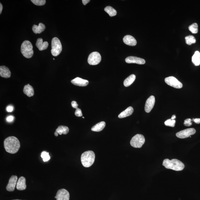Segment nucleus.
I'll use <instances>...</instances> for the list:
<instances>
[{"label": "nucleus", "mask_w": 200, "mask_h": 200, "mask_svg": "<svg viewBox=\"0 0 200 200\" xmlns=\"http://www.w3.org/2000/svg\"><path fill=\"white\" fill-rule=\"evenodd\" d=\"M0 76L3 78H10L11 76V72L10 69L4 66L0 67Z\"/></svg>", "instance_id": "obj_17"}, {"label": "nucleus", "mask_w": 200, "mask_h": 200, "mask_svg": "<svg viewBox=\"0 0 200 200\" xmlns=\"http://www.w3.org/2000/svg\"><path fill=\"white\" fill-rule=\"evenodd\" d=\"M125 61L128 63H136L139 65H143L146 62L144 59L133 56L127 57L125 59Z\"/></svg>", "instance_id": "obj_13"}, {"label": "nucleus", "mask_w": 200, "mask_h": 200, "mask_svg": "<svg viewBox=\"0 0 200 200\" xmlns=\"http://www.w3.org/2000/svg\"><path fill=\"white\" fill-rule=\"evenodd\" d=\"M19 200V199H15V200Z\"/></svg>", "instance_id": "obj_41"}, {"label": "nucleus", "mask_w": 200, "mask_h": 200, "mask_svg": "<svg viewBox=\"0 0 200 200\" xmlns=\"http://www.w3.org/2000/svg\"><path fill=\"white\" fill-rule=\"evenodd\" d=\"M192 62L196 66H199L200 64V53L199 51H195L192 57Z\"/></svg>", "instance_id": "obj_25"}, {"label": "nucleus", "mask_w": 200, "mask_h": 200, "mask_svg": "<svg viewBox=\"0 0 200 200\" xmlns=\"http://www.w3.org/2000/svg\"><path fill=\"white\" fill-rule=\"evenodd\" d=\"M13 119H14V117H13V116H10L7 117V122H11L13 120Z\"/></svg>", "instance_id": "obj_36"}, {"label": "nucleus", "mask_w": 200, "mask_h": 200, "mask_svg": "<svg viewBox=\"0 0 200 200\" xmlns=\"http://www.w3.org/2000/svg\"><path fill=\"white\" fill-rule=\"evenodd\" d=\"M45 26L44 24L40 23L38 26L35 25H33L32 27V31L35 34H40L43 32L45 29Z\"/></svg>", "instance_id": "obj_20"}, {"label": "nucleus", "mask_w": 200, "mask_h": 200, "mask_svg": "<svg viewBox=\"0 0 200 200\" xmlns=\"http://www.w3.org/2000/svg\"><path fill=\"white\" fill-rule=\"evenodd\" d=\"M192 120L190 119H187L184 121V125L185 126H190L192 125Z\"/></svg>", "instance_id": "obj_32"}, {"label": "nucleus", "mask_w": 200, "mask_h": 200, "mask_svg": "<svg viewBox=\"0 0 200 200\" xmlns=\"http://www.w3.org/2000/svg\"><path fill=\"white\" fill-rule=\"evenodd\" d=\"M105 126V122L102 121V122H100L99 123L96 124L92 127L91 130L94 132H99L101 131L104 129Z\"/></svg>", "instance_id": "obj_23"}, {"label": "nucleus", "mask_w": 200, "mask_h": 200, "mask_svg": "<svg viewBox=\"0 0 200 200\" xmlns=\"http://www.w3.org/2000/svg\"><path fill=\"white\" fill-rule=\"evenodd\" d=\"M51 54L54 57L59 55L62 51V46L60 39L58 38L54 37L51 40Z\"/></svg>", "instance_id": "obj_5"}, {"label": "nucleus", "mask_w": 200, "mask_h": 200, "mask_svg": "<svg viewBox=\"0 0 200 200\" xmlns=\"http://www.w3.org/2000/svg\"><path fill=\"white\" fill-rule=\"evenodd\" d=\"M155 98L154 96H151L148 98L145 104V110L147 113H149L152 110L155 104Z\"/></svg>", "instance_id": "obj_12"}, {"label": "nucleus", "mask_w": 200, "mask_h": 200, "mask_svg": "<svg viewBox=\"0 0 200 200\" xmlns=\"http://www.w3.org/2000/svg\"><path fill=\"white\" fill-rule=\"evenodd\" d=\"M124 43L127 45L131 46H135L137 44V41L132 36L130 35L125 36L123 38Z\"/></svg>", "instance_id": "obj_15"}, {"label": "nucleus", "mask_w": 200, "mask_h": 200, "mask_svg": "<svg viewBox=\"0 0 200 200\" xmlns=\"http://www.w3.org/2000/svg\"><path fill=\"white\" fill-rule=\"evenodd\" d=\"M17 180V176L15 175L12 176L10 178L6 188L7 190L9 192L13 191L16 185Z\"/></svg>", "instance_id": "obj_11"}, {"label": "nucleus", "mask_w": 200, "mask_h": 200, "mask_svg": "<svg viewBox=\"0 0 200 200\" xmlns=\"http://www.w3.org/2000/svg\"><path fill=\"white\" fill-rule=\"evenodd\" d=\"M176 118V116L175 115H174L172 116V118H171V119L172 120H175Z\"/></svg>", "instance_id": "obj_40"}, {"label": "nucleus", "mask_w": 200, "mask_h": 200, "mask_svg": "<svg viewBox=\"0 0 200 200\" xmlns=\"http://www.w3.org/2000/svg\"><path fill=\"white\" fill-rule=\"evenodd\" d=\"M165 82L168 85L176 89H181L182 87V83L174 76H169L165 79Z\"/></svg>", "instance_id": "obj_8"}, {"label": "nucleus", "mask_w": 200, "mask_h": 200, "mask_svg": "<svg viewBox=\"0 0 200 200\" xmlns=\"http://www.w3.org/2000/svg\"><path fill=\"white\" fill-rule=\"evenodd\" d=\"M33 4L37 6H43L46 3L45 0H31Z\"/></svg>", "instance_id": "obj_31"}, {"label": "nucleus", "mask_w": 200, "mask_h": 200, "mask_svg": "<svg viewBox=\"0 0 200 200\" xmlns=\"http://www.w3.org/2000/svg\"><path fill=\"white\" fill-rule=\"evenodd\" d=\"M41 157L43 159V161L44 162L48 161L50 159L49 153L45 151H43L42 153L41 154Z\"/></svg>", "instance_id": "obj_29"}, {"label": "nucleus", "mask_w": 200, "mask_h": 200, "mask_svg": "<svg viewBox=\"0 0 200 200\" xmlns=\"http://www.w3.org/2000/svg\"><path fill=\"white\" fill-rule=\"evenodd\" d=\"M75 115L77 117H81L82 116V112L81 109L77 108L75 112Z\"/></svg>", "instance_id": "obj_33"}, {"label": "nucleus", "mask_w": 200, "mask_h": 200, "mask_svg": "<svg viewBox=\"0 0 200 200\" xmlns=\"http://www.w3.org/2000/svg\"><path fill=\"white\" fill-rule=\"evenodd\" d=\"M21 52L22 55L26 58H31L34 52L32 45L31 42L28 40H25L23 42L21 46Z\"/></svg>", "instance_id": "obj_4"}, {"label": "nucleus", "mask_w": 200, "mask_h": 200, "mask_svg": "<svg viewBox=\"0 0 200 200\" xmlns=\"http://www.w3.org/2000/svg\"><path fill=\"white\" fill-rule=\"evenodd\" d=\"M3 10V6L2 4H1V3H0V14H1V12H2V10Z\"/></svg>", "instance_id": "obj_39"}, {"label": "nucleus", "mask_w": 200, "mask_h": 200, "mask_svg": "<svg viewBox=\"0 0 200 200\" xmlns=\"http://www.w3.org/2000/svg\"><path fill=\"white\" fill-rule=\"evenodd\" d=\"M55 198L57 200H69V192L65 189H60L57 191Z\"/></svg>", "instance_id": "obj_10"}, {"label": "nucleus", "mask_w": 200, "mask_h": 200, "mask_svg": "<svg viewBox=\"0 0 200 200\" xmlns=\"http://www.w3.org/2000/svg\"><path fill=\"white\" fill-rule=\"evenodd\" d=\"M13 107H12L11 106H9L8 107H7V111L9 112H10L13 111Z\"/></svg>", "instance_id": "obj_35"}, {"label": "nucleus", "mask_w": 200, "mask_h": 200, "mask_svg": "<svg viewBox=\"0 0 200 200\" xmlns=\"http://www.w3.org/2000/svg\"><path fill=\"white\" fill-rule=\"evenodd\" d=\"M145 138L143 135L137 134L131 139L130 144L131 146L135 148H141L145 142Z\"/></svg>", "instance_id": "obj_6"}, {"label": "nucleus", "mask_w": 200, "mask_h": 200, "mask_svg": "<svg viewBox=\"0 0 200 200\" xmlns=\"http://www.w3.org/2000/svg\"><path fill=\"white\" fill-rule=\"evenodd\" d=\"M186 43L187 45H190L192 44L196 43V40L195 38L193 36L190 35L186 36L185 38Z\"/></svg>", "instance_id": "obj_27"}, {"label": "nucleus", "mask_w": 200, "mask_h": 200, "mask_svg": "<svg viewBox=\"0 0 200 200\" xmlns=\"http://www.w3.org/2000/svg\"><path fill=\"white\" fill-rule=\"evenodd\" d=\"M24 93L27 96L31 97L34 95V89L32 86L28 84L25 86L23 90Z\"/></svg>", "instance_id": "obj_21"}, {"label": "nucleus", "mask_w": 200, "mask_h": 200, "mask_svg": "<svg viewBox=\"0 0 200 200\" xmlns=\"http://www.w3.org/2000/svg\"><path fill=\"white\" fill-rule=\"evenodd\" d=\"M95 155L94 152L91 151H85L82 154L81 161L83 166L89 168L94 162Z\"/></svg>", "instance_id": "obj_3"}, {"label": "nucleus", "mask_w": 200, "mask_h": 200, "mask_svg": "<svg viewBox=\"0 0 200 200\" xmlns=\"http://www.w3.org/2000/svg\"><path fill=\"white\" fill-rule=\"evenodd\" d=\"M162 165L167 169L175 171H182L185 168L184 165L182 162L177 159H172L171 160L168 159H165Z\"/></svg>", "instance_id": "obj_2"}, {"label": "nucleus", "mask_w": 200, "mask_h": 200, "mask_svg": "<svg viewBox=\"0 0 200 200\" xmlns=\"http://www.w3.org/2000/svg\"><path fill=\"white\" fill-rule=\"evenodd\" d=\"M36 45L39 51H42L47 49L49 44L47 42H43V39L41 38H39L37 39Z\"/></svg>", "instance_id": "obj_16"}, {"label": "nucleus", "mask_w": 200, "mask_h": 200, "mask_svg": "<svg viewBox=\"0 0 200 200\" xmlns=\"http://www.w3.org/2000/svg\"><path fill=\"white\" fill-rule=\"evenodd\" d=\"M101 57L99 53L94 51L89 54L88 62L89 64L92 65H97L101 62Z\"/></svg>", "instance_id": "obj_7"}, {"label": "nucleus", "mask_w": 200, "mask_h": 200, "mask_svg": "<svg viewBox=\"0 0 200 200\" xmlns=\"http://www.w3.org/2000/svg\"><path fill=\"white\" fill-rule=\"evenodd\" d=\"M82 118H83V119H84V118H85L84 117H83Z\"/></svg>", "instance_id": "obj_42"}, {"label": "nucleus", "mask_w": 200, "mask_h": 200, "mask_svg": "<svg viewBox=\"0 0 200 200\" xmlns=\"http://www.w3.org/2000/svg\"><path fill=\"white\" fill-rule=\"evenodd\" d=\"M196 130L194 128H189L182 130L176 133L177 137L181 139H184L190 137V136L195 134Z\"/></svg>", "instance_id": "obj_9"}, {"label": "nucleus", "mask_w": 200, "mask_h": 200, "mask_svg": "<svg viewBox=\"0 0 200 200\" xmlns=\"http://www.w3.org/2000/svg\"><path fill=\"white\" fill-rule=\"evenodd\" d=\"M189 29L191 32L193 34H196L198 32V25L196 23H193L189 26Z\"/></svg>", "instance_id": "obj_28"}, {"label": "nucleus", "mask_w": 200, "mask_h": 200, "mask_svg": "<svg viewBox=\"0 0 200 200\" xmlns=\"http://www.w3.org/2000/svg\"><path fill=\"white\" fill-rule=\"evenodd\" d=\"M136 79V76L135 75H131L126 79L124 82V85L125 87H128L132 84Z\"/></svg>", "instance_id": "obj_24"}, {"label": "nucleus", "mask_w": 200, "mask_h": 200, "mask_svg": "<svg viewBox=\"0 0 200 200\" xmlns=\"http://www.w3.org/2000/svg\"><path fill=\"white\" fill-rule=\"evenodd\" d=\"M134 110L132 107H129L126 110L121 112L119 115L118 118H123L126 117L132 114Z\"/></svg>", "instance_id": "obj_22"}, {"label": "nucleus", "mask_w": 200, "mask_h": 200, "mask_svg": "<svg viewBox=\"0 0 200 200\" xmlns=\"http://www.w3.org/2000/svg\"><path fill=\"white\" fill-rule=\"evenodd\" d=\"M176 121L175 120H172V119H169L165 122V125L166 126L174 127L175 126Z\"/></svg>", "instance_id": "obj_30"}, {"label": "nucleus", "mask_w": 200, "mask_h": 200, "mask_svg": "<svg viewBox=\"0 0 200 200\" xmlns=\"http://www.w3.org/2000/svg\"><path fill=\"white\" fill-rule=\"evenodd\" d=\"M193 121L197 124H199L200 123V118H196V119H193Z\"/></svg>", "instance_id": "obj_37"}, {"label": "nucleus", "mask_w": 200, "mask_h": 200, "mask_svg": "<svg viewBox=\"0 0 200 200\" xmlns=\"http://www.w3.org/2000/svg\"><path fill=\"white\" fill-rule=\"evenodd\" d=\"M71 82L75 85L79 86H86L89 84L88 80L83 79L79 77L72 80Z\"/></svg>", "instance_id": "obj_14"}, {"label": "nucleus", "mask_w": 200, "mask_h": 200, "mask_svg": "<svg viewBox=\"0 0 200 200\" xmlns=\"http://www.w3.org/2000/svg\"><path fill=\"white\" fill-rule=\"evenodd\" d=\"M104 11L108 13L110 16L112 17L116 16L117 14V12L114 8L110 6H107L104 9Z\"/></svg>", "instance_id": "obj_26"}, {"label": "nucleus", "mask_w": 200, "mask_h": 200, "mask_svg": "<svg viewBox=\"0 0 200 200\" xmlns=\"http://www.w3.org/2000/svg\"><path fill=\"white\" fill-rule=\"evenodd\" d=\"M4 146L7 152L15 154L18 152L20 148V143L17 138L13 136H10L4 140Z\"/></svg>", "instance_id": "obj_1"}, {"label": "nucleus", "mask_w": 200, "mask_h": 200, "mask_svg": "<svg viewBox=\"0 0 200 200\" xmlns=\"http://www.w3.org/2000/svg\"><path fill=\"white\" fill-rule=\"evenodd\" d=\"M69 132V128L67 126H60L56 130L54 133V135L56 136H58V134L62 135V134L66 135Z\"/></svg>", "instance_id": "obj_19"}, {"label": "nucleus", "mask_w": 200, "mask_h": 200, "mask_svg": "<svg viewBox=\"0 0 200 200\" xmlns=\"http://www.w3.org/2000/svg\"><path fill=\"white\" fill-rule=\"evenodd\" d=\"M82 3L84 5H86V4H88L89 1H90V0H82Z\"/></svg>", "instance_id": "obj_38"}, {"label": "nucleus", "mask_w": 200, "mask_h": 200, "mask_svg": "<svg viewBox=\"0 0 200 200\" xmlns=\"http://www.w3.org/2000/svg\"><path fill=\"white\" fill-rule=\"evenodd\" d=\"M16 187V189L19 190H24L26 189V185L25 178L23 176L19 178L17 182Z\"/></svg>", "instance_id": "obj_18"}, {"label": "nucleus", "mask_w": 200, "mask_h": 200, "mask_svg": "<svg viewBox=\"0 0 200 200\" xmlns=\"http://www.w3.org/2000/svg\"><path fill=\"white\" fill-rule=\"evenodd\" d=\"M71 105H72V107L76 109L78 108V104H77L76 101H73L72 103H71Z\"/></svg>", "instance_id": "obj_34"}]
</instances>
